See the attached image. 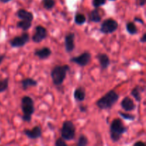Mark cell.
I'll use <instances>...</instances> for the list:
<instances>
[{
  "mask_svg": "<svg viewBox=\"0 0 146 146\" xmlns=\"http://www.w3.org/2000/svg\"><path fill=\"white\" fill-rule=\"evenodd\" d=\"M128 128L119 118H114L110 124V138L113 143L119 142L123 135L128 132Z\"/></svg>",
  "mask_w": 146,
  "mask_h": 146,
  "instance_id": "cell-1",
  "label": "cell"
},
{
  "mask_svg": "<svg viewBox=\"0 0 146 146\" xmlns=\"http://www.w3.org/2000/svg\"><path fill=\"white\" fill-rule=\"evenodd\" d=\"M120 95L114 90H111L107 92L104 96L100 98L96 102V105L101 110H109L118 102Z\"/></svg>",
  "mask_w": 146,
  "mask_h": 146,
  "instance_id": "cell-2",
  "label": "cell"
},
{
  "mask_svg": "<svg viewBox=\"0 0 146 146\" xmlns=\"http://www.w3.org/2000/svg\"><path fill=\"white\" fill-rule=\"evenodd\" d=\"M21 109L23 115L21 119L27 123L31 122L32 120V115L35 112L34 101L31 96H24L21 99Z\"/></svg>",
  "mask_w": 146,
  "mask_h": 146,
  "instance_id": "cell-3",
  "label": "cell"
},
{
  "mask_svg": "<svg viewBox=\"0 0 146 146\" xmlns=\"http://www.w3.org/2000/svg\"><path fill=\"white\" fill-rule=\"evenodd\" d=\"M71 70V68L67 64L56 65L52 68L51 71V77L54 86H61L66 78L67 74Z\"/></svg>",
  "mask_w": 146,
  "mask_h": 146,
  "instance_id": "cell-4",
  "label": "cell"
},
{
  "mask_svg": "<svg viewBox=\"0 0 146 146\" xmlns=\"http://www.w3.org/2000/svg\"><path fill=\"white\" fill-rule=\"evenodd\" d=\"M61 137L66 141H71L75 138L76 126L73 121H65L61 128Z\"/></svg>",
  "mask_w": 146,
  "mask_h": 146,
  "instance_id": "cell-5",
  "label": "cell"
},
{
  "mask_svg": "<svg viewBox=\"0 0 146 146\" xmlns=\"http://www.w3.org/2000/svg\"><path fill=\"white\" fill-rule=\"evenodd\" d=\"M118 21L113 18H108L104 19L101 24L99 31L101 34H113L118 29Z\"/></svg>",
  "mask_w": 146,
  "mask_h": 146,
  "instance_id": "cell-6",
  "label": "cell"
},
{
  "mask_svg": "<svg viewBox=\"0 0 146 146\" xmlns=\"http://www.w3.org/2000/svg\"><path fill=\"white\" fill-rule=\"evenodd\" d=\"M30 35L28 32L24 31L21 35L16 36L9 41L10 46L12 48H19L24 46L30 41Z\"/></svg>",
  "mask_w": 146,
  "mask_h": 146,
  "instance_id": "cell-7",
  "label": "cell"
},
{
  "mask_svg": "<svg viewBox=\"0 0 146 146\" xmlns=\"http://www.w3.org/2000/svg\"><path fill=\"white\" fill-rule=\"evenodd\" d=\"M91 61V54L88 51H84L78 56L71 57L70 61L77 64L81 67H85L90 64Z\"/></svg>",
  "mask_w": 146,
  "mask_h": 146,
  "instance_id": "cell-8",
  "label": "cell"
},
{
  "mask_svg": "<svg viewBox=\"0 0 146 146\" xmlns=\"http://www.w3.org/2000/svg\"><path fill=\"white\" fill-rule=\"evenodd\" d=\"M48 36V31L42 25H37L35 27V32L31 36L33 42L38 44L45 40Z\"/></svg>",
  "mask_w": 146,
  "mask_h": 146,
  "instance_id": "cell-9",
  "label": "cell"
},
{
  "mask_svg": "<svg viewBox=\"0 0 146 146\" xmlns=\"http://www.w3.org/2000/svg\"><path fill=\"white\" fill-rule=\"evenodd\" d=\"M23 133L29 139L36 140L38 139L42 135V130L39 125H36L31 129H24Z\"/></svg>",
  "mask_w": 146,
  "mask_h": 146,
  "instance_id": "cell-10",
  "label": "cell"
},
{
  "mask_svg": "<svg viewBox=\"0 0 146 146\" xmlns=\"http://www.w3.org/2000/svg\"><path fill=\"white\" fill-rule=\"evenodd\" d=\"M64 46L67 53H71L75 49V34L69 32L64 37Z\"/></svg>",
  "mask_w": 146,
  "mask_h": 146,
  "instance_id": "cell-11",
  "label": "cell"
},
{
  "mask_svg": "<svg viewBox=\"0 0 146 146\" xmlns=\"http://www.w3.org/2000/svg\"><path fill=\"white\" fill-rule=\"evenodd\" d=\"M121 106L125 112H131L135 111L136 108V104L133 100L129 96L124 97L121 102Z\"/></svg>",
  "mask_w": 146,
  "mask_h": 146,
  "instance_id": "cell-12",
  "label": "cell"
},
{
  "mask_svg": "<svg viewBox=\"0 0 146 146\" xmlns=\"http://www.w3.org/2000/svg\"><path fill=\"white\" fill-rule=\"evenodd\" d=\"M96 58L98 59V63L100 64L101 71L106 70L111 65V60H110L109 56L106 54L99 53L96 55Z\"/></svg>",
  "mask_w": 146,
  "mask_h": 146,
  "instance_id": "cell-13",
  "label": "cell"
},
{
  "mask_svg": "<svg viewBox=\"0 0 146 146\" xmlns=\"http://www.w3.org/2000/svg\"><path fill=\"white\" fill-rule=\"evenodd\" d=\"M52 51L51 48L47 46H44L42 48H36L34 51V54L35 56L38 57L40 60H46L51 56Z\"/></svg>",
  "mask_w": 146,
  "mask_h": 146,
  "instance_id": "cell-14",
  "label": "cell"
},
{
  "mask_svg": "<svg viewBox=\"0 0 146 146\" xmlns=\"http://www.w3.org/2000/svg\"><path fill=\"white\" fill-rule=\"evenodd\" d=\"M16 15L20 20H27L29 21H33L34 20V14L24 9H19L16 12Z\"/></svg>",
  "mask_w": 146,
  "mask_h": 146,
  "instance_id": "cell-15",
  "label": "cell"
},
{
  "mask_svg": "<svg viewBox=\"0 0 146 146\" xmlns=\"http://www.w3.org/2000/svg\"><path fill=\"white\" fill-rule=\"evenodd\" d=\"M22 89L24 91H27L31 87H36L38 86V81L31 77H27V78H24L20 81Z\"/></svg>",
  "mask_w": 146,
  "mask_h": 146,
  "instance_id": "cell-16",
  "label": "cell"
},
{
  "mask_svg": "<svg viewBox=\"0 0 146 146\" xmlns=\"http://www.w3.org/2000/svg\"><path fill=\"white\" fill-rule=\"evenodd\" d=\"M74 98L77 102H83L86 99V90L83 87H77L74 92Z\"/></svg>",
  "mask_w": 146,
  "mask_h": 146,
  "instance_id": "cell-17",
  "label": "cell"
},
{
  "mask_svg": "<svg viewBox=\"0 0 146 146\" xmlns=\"http://www.w3.org/2000/svg\"><path fill=\"white\" fill-rule=\"evenodd\" d=\"M88 19L90 21L94 23H100L102 20L98 8H94L88 14Z\"/></svg>",
  "mask_w": 146,
  "mask_h": 146,
  "instance_id": "cell-18",
  "label": "cell"
},
{
  "mask_svg": "<svg viewBox=\"0 0 146 146\" xmlns=\"http://www.w3.org/2000/svg\"><path fill=\"white\" fill-rule=\"evenodd\" d=\"M145 91L144 88L140 86H136L134 87L131 91V95L134 98V99L137 101V102L140 103L142 101V92Z\"/></svg>",
  "mask_w": 146,
  "mask_h": 146,
  "instance_id": "cell-19",
  "label": "cell"
},
{
  "mask_svg": "<svg viewBox=\"0 0 146 146\" xmlns=\"http://www.w3.org/2000/svg\"><path fill=\"white\" fill-rule=\"evenodd\" d=\"M32 26V21H27V20H20L17 22V28L20 29L23 31H27L31 29Z\"/></svg>",
  "mask_w": 146,
  "mask_h": 146,
  "instance_id": "cell-20",
  "label": "cell"
},
{
  "mask_svg": "<svg viewBox=\"0 0 146 146\" xmlns=\"http://www.w3.org/2000/svg\"><path fill=\"white\" fill-rule=\"evenodd\" d=\"M125 29L130 35H135L138 32V28L133 21H128L125 25Z\"/></svg>",
  "mask_w": 146,
  "mask_h": 146,
  "instance_id": "cell-21",
  "label": "cell"
},
{
  "mask_svg": "<svg viewBox=\"0 0 146 146\" xmlns=\"http://www.w3.org/2000/svg\"><path fill=\"white\" fill-rule=\"evenodd\" d=\"M86 21V17L82 13H76L74 17V22L76 25L82 26Z\"/></svg>",
  "mask_w": 146,
  "mask_h": 146,
  "instance_id": "cell-22",
  "label": "cell"
},
{
  "mask_svg": "<svg viewBox=\"0 0 146 146\" xmlns=\"http://www.w3.org/2000/svg\"><path fill=\"white\" fill-rule=\"evenodd\" d=\"M41 4L46 10L53 9L56 5L55 0H41Z\"/></svg>",
  "mask_w": 146,
  "mask_h": 146,
  "instance_id": "cell-23",
  "label": "cell"
},
{
  "mask_svg": "<svg viewBox=\"0 0 146 146\" xmlns=\"http://www.w3.org/2000/svg\"><path fill=\"white\" fill-rule=\"evenodd\" d=\"M9 82V78L8 77L0 80V94L8 90Z\"/></svg>",
  "mask_w": 146,
  "mask_h": 146,
  "instance_id": "cell-24",
  "label": "cell"
},
{
  "mask_svg": "<svg viewBox=\"0 0 146 146\" xmlns=\"http://www.w3.org/2000/svg\"><path fill=\"white\" fill-rule=\"evenodd\" d=\"M118 114H119V115L121 118H123L124 120H126V121H135V118H136L135 115L129 113H124L122 112V111H118Z\"/></svg>",
  "mask_w": 146,
  "mask_h": 146,
  "instance_id": "cell-25",
  "label": "cell"
},
{
  "mask_svg": "<svg viewBox=\"0 0 146 146\" xmlns=\"http://www.w3.org/2000/svg\"><path fill=\"white\" fill-rule=\"evenodd\" d=\"M77 146H86L88 145V139L85 135L81 134L78 138V141L76 143Z\"/></svg>",
  "mask_w": 146,
  "mask_h": 146,
  "instance_id": "cell-26",
  "label": "cell"
},
{
  "mask_svg": "<svg viewBox=\"0 0 146 146\" xmlns=\"http://www.w3.org/2000/svg\"><path fill=\"white\" fill-rule=\"evenodd\" d=\"M106 3V0H93L92 6L94 8H99L105 5Z\"/></svg>",
  "mask_w": 146,
  "mask_h": 146,
  "instance_id": "cell-27",
  "label": "cell"
},
{
  "mask_svg": "<svg viewBox=\"0 0 146 146\" xmlns=\"http://www.w3.org/2000/svg\"><path fill=\"white\" fill-rule=\"evenodd\" d=\"M55 146H67L66 141H64L62 138H57L56 141H55V143H54Z\"/></svg>",
  "mask_w": 146,
  "mask_h": 146,
  "instance_id": "cell-28",
  "label": "cell"
},
{
  "mask_svg": "<svg viewBox=\"0 0 146 146\" xmlns=\"http://www.w3.org/2000/svg\"><path fill=\"white\" fill-rule=\"evenodd\" d=\"M133 21H134L133 22H138V23H140V24H143V25H144V24H145V22H144L143 19L142 18H140V17H134Z\"/></svg>",
  "mask_w": 146,
  "mask_h": 146,
  "instance_id": "cell-29",
  "label": "cell"
},
{
  "mask_svg": "<svg viewBox=\"0 0 146 146\" xmlns=\"http://www.w3.org/2000/svg\"><path fill=\"white\" fill-rule=\"evenodd\" d=\"M79 110L81 113H86L87 112V111H88V108H87L86 106L81 105L79 106Z\"/></svg>",
  "mask_w": 146,
  "mask_h": 146,
  "instance_id": "cell-30",
  "label": "cell"
},
{
  "mask_svg": "<svg viewBox=\"0 0 146 146\" xmlns=\"http://www.w3.org/2000/svg\"><path fill=\"white\" fill-rule=\"evenodd\" d=\"M140 42L143 43V44H145L146 42V32H144L142 36L141 37V38H140Z\"/></svg>",
  "mask_w": 146,
  "mask_h": 146,
  "instance_id": "cell-31",
  "label": "cell"
},
{
  "mask_svg": "<svg viewBox=\"0 0 146 146\" xmlns=\"http://www.w3.org/2000/svg\"><path fill=\"white\" fill-rule=\"evenodd\" d=\"M145 3H146V0H138V5L140 7H143L145 5Z\"/></svg>",
  "mask_w": 146,
  "mask_h": 146,
  "instance_id": "cell-32",
  "label": "cell"
},
{
  "mask_svg": "<svg viewBox=\"0 0 146 146\" xmlns=\"http://www.w3.org/2000/svg\"><path fill=\"white\" fill-rule=\"evenodd\" d=\"M6 58V56L5 54H0V65L3 63L4 61V58Z\"/></svg>",
  "mask_w": 146,
  "mask_h": 146,
  "instance_id": "cell-33",
  "label": "cell"
},
{
  "mask_svg": "<svg viewBox=\"0 0 146 146\" xmlns=\"http://www.w3.org/2000/svg\"><path fill=\"white\" fill-rule=\"evenodd\" d=\"M134 146H138V145H145V143L144 142H142V141H138V142L135 143L133 144Z\"/></svg>",
  "mask_w": 146,
  "mask_h": 146,
  "instance_id": "cell-34",
  "label": "cell"
},
{
  "mask_svg": "<svg viewBox=\"0 0 146 146\" xmlns=\"http://www.w3.org/2000/svg\"><path fill=\"white\" fill-rule=\"evenodd\" d=\"M11 1H12V0H0V2L3 3V4H7Z\"/></svg>",
  "mask_w": 146,
  "mask_h": 146,
  "instance_id": "cell-35",
  "label": "cell"
},
{
  "mask_svg": "<svg viewBox=\"0 0 146 146\" xmlns=\"http://www.w3.org/2000/svg\"><path fill=\"white\" fill-rule=\"evenodd\" d=\"M109 1H116V0H109Z\"/></svg>",
  "mask_w": 146,
  "mask_h": 146,
  "instance_id": "cell-36",
  "label": "cell"
}]
</instances>
